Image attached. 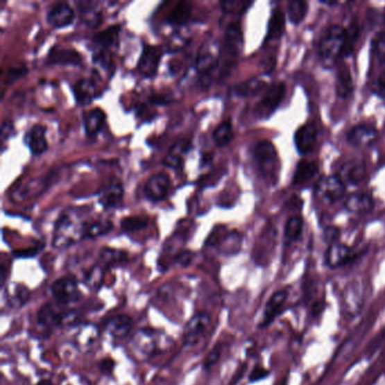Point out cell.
Wrapping results in <instances>:
<instances>
[{"label":"cell","instance_id":"6da1fadb","mask_svg":"<svg viewBox=\"0 0 385 385\" xmlns=\"http://www.w3.org/2000/svg\"><path fill=\"white\" fill-rule=\"evenodd\" d=\"M173 346V338L165 331L153 327H143L131 338V347L136 356L142 359H151L162 355Z\"/></svg>","mask_w":385,"mask_h":385},{"label":"cell","instance_id":"7a4b0ae2","mask_svg":"<svg viewBox=\"0 0 385 385\" xmlns=\"http://www.w3.org/2000/svg\"><path fill=\"white\" fill-rule=\"evenodd\" d=\"M346 28L340 25H331L322 34L318 46V53L322 62L330 67L343 55Z\"/></svg>","mask_w":385,"mask_h":385},{"label":"cell","instance_id":"3957f363","mask_svg":"<svg viewBox=\"0 0 385 385\" xmlns=\"http://www.w3.org/2000/svg\"><path fill=\"white\" fill-rule=\"evenodd\" d=\"M255 158L261 176L269 185H276L280 174V160L276 148L269 140H261L255 148Z\"/></svg>","mask_w":385,"mask_h":385},{"label":"cell","instance_id":"277c9868","mask_svg":"<svg viewBox=\"0 0 385 385\" xmlns=\"http://www.w3.org/2000/svg\"><path fill=\"white\" fill-rule=\"evenodd\" d=\"M243 34L239 23L228 25L225 33L224 46L221 50V77L228 76L237 62V57L242 51Z\"/></svg>","mask_w":385,"mask_h":385},{"label":"cell","instance_id":"5b68a950","mask_svg":"<svg viewBox=\"0 0 385 385\" xmlns=\"http://www.w3.org/2000/svg\"><path fill=\"white\" fill-rule=\"evenodd\" d=\"M37 325L46 330L53 327H75L79 325L76 311H59L55 304L46 303L40 307L37 314Z\"/></svg>","mask_w":385,"mask_h":385},{"label":"cell","instance_id":"8992f818","mask_svg":"<svg viewBox=\"0 0 385 385\" xmlns=\"http://www.w3.org/2000/svg\"><path fill=\"white\" fill-rule=\"evenodd\" d=\"M51 294L58 305L77 303L82 298L78 282L70 276L60 277L52 282Z\"/></svg>","mask_w":385,"mask_h":385},{"label":"cell","instance_id":"52a82bcc","mask_svg":"<svg viewBox=\"0 0 385 385\" xmlns=\"http://www.w3.org/2000/svg\"><path fill=\"white\" fill-rule=\"evenodd\" d=\"M343 309L347 316H355L364 305L365 285L363 280H354L347 284L343 293Z\"/></svg>","mask_w":385,"mask_h":385},{"label":"cell","instance_id":"ba28073f","mask_svg":"<svg viewBox=\"0 0 385 385\" xmlns=\"http://www.w3.org/2000/svg\"><path fill=\"white\" fill-rule=\"evenodd\" d=\"M212 322V316L206 312L194 314L185 325L182 341L185 346L194 347L197 345L203 336L206 334Z\"/></svg>","mask_w":385,"mask_h":385},{"label":"cell","instance_id":"9c48e42d","mask_svg":"<svg viewBox=\"0 0 385 385\" xmlns=\"http://www.w3.org/2000/svg\"><path fill=\"white\" fill-rule=\"evenodd\" d=\"M285 85L282 83L273 84L268 88L258 105L255 106V116L259 119H269L282 103L285 95Z\"/></svg>","mask_w":385,"mask_h":385},{"label":"cell","instance_id":"30bf717a","mask_svg":"<svg viewBox=\"0 0 385 385\" xmlns=\"http://www.w3.org/2000/svg\"><path fill=\"white\" fill-rule=\"evenodd\" d=\"M221 60V50L212 40H207L198 52L197 69L203 75H208L215 70Z\"/></svg>","mask_w":385,"mask_h":385},{"label":"cell","instance_id":"8fae6325","mask_svg":"<svg viewBox=\"0 0 385 385\" xmlns=\"http://www.w3.org/2000/svg\"><path fill=\"white\" fill-rule=\"evenodd\" d=\"M316 192L329 203H336L346 194V183L338 176H325L318 181Z\"/></svg>","mask_w":385,"mask_h":385},{"label":"cell","instance_id":"7c38bea8","mask_svg":"<svg viewBox=\"0 0 385 385\" xmlns=\"http://www.w3.org/2000/svg\"><path fill=\"white\" fill-rule=\"evenodd\" d=\"M355 252L343 243H332L325 255V264L331 269L341 268L355 260Z\"/></svg>","mask_w":385,"mask_h":385},{"label":"cell","instance_id":"4fadbf2b","mask_svg":"<svg viewBox=\"0 0 385 385\" xmlns=\"http://www.w3.org/2000/svg\"><path fill=\"white\" fill-rule=\"evenodd\" d=\"M162 58L161 49L154 46H145L140 55L137 70L142 76L153 78L157 74L158 66Z\"/></svg>","mask_w":385,"mask_h":385},{"label":"cell","instance_id":"5bb4252c","mask_svg":"<svg viewBox=\"0 0 385 385\" xmlns=\"http://www.w3.org/2000/svg\"><path fill=\"white\" fill-rule=\"evenodd\" d=\"M73 336V345L80 352H88L99 339V329L92 323H79Z\"/></svg>","mask_w":385,"mask_h":385},{"label":"cell","instance_id":"9a60e30c","mask_svg":"<svg viewBox=\"0 0 385 385\" xmlns=\"http://www.w3.org/2000/svg\"><path fill=\"white\" fill-rule=\"evenodd\" d=\"M289 293L287 289H280L271 295V298L268 300L267 304L264 307V316H262V320L259 325L261 329L271 325L275 321V318L280 316L282 309L289 300Z\"/></svg>","mask_w":385,"mask_h":385},{"label":"cell","instance_id":"2e32d148","mask_svg":"<svg viewBox=\"0 0 385 385\" xmlns=\"http://www.w3.org/2000/svg\"><path fill=\"white\" fill-rule=\"evenodd\" d=\"M171 179L166 173H156L149 178L146 182L145 196L148 200L161 201L167 197L170 192Z\"/></svg>","mask_w":385,"mask_h":385},{"label":"cell","instance_id":"e0dca14e","mask_svg":"<svg viewBox=\"0 0 385 385\" xmlns=\"http://www.w3.org/2000/svg\"><path fill=\"white\" fill-rule=\"evenodd\" d=\"M134 329V318L126 314L110 316L104 322V330L109 334L113 339L122 340L130 334Z\"/></svg>","mask_w":385,"mask_h":385},{"label":"cell","instance_id":"ac0fdd59","mask_svg":"<svg viewBox=\"0 0 385 385\" xmlns=\"http://www.w3.org/2000/svg\"><path fill=\"white\" fill-rule=\"evenodd\" d=\"M75 19V12L67 3H57L49 10L46 22L53 28H65L69 26Z\"/></svg>","mask_w":385,"mask_h":385},{"label":"cell","instance_id":"d6986e66","mask_svg":"<svg viewBox=\"0 0 385 385\" xmlns=\"http://www.w3.org/2000/svg\"><path fill=\"white\" fill-rule=\"evenodd\" d=\"M316 136H318V130L316 125L305 123L300 126L298 130L295 131L294 135L295 147L298 149V152L300 155L309 154L316 145Z\"/></svg>","mask_w":385,"mask_h":385},{"label":"cell","instance_id":"ffe728a7","mask_svg":"<svg viewBox=\"0 0 385 385\" xmlns=\"http://www.w3.org/2000/svg\"><path fill=\"white\" fill-rule=\"evenodd\" d=\"M46 134V128L41 125H34L25 134V145L28 146L31 153L35 156L42 155L48 149Z\"/></svg>","mask_w":385,"mask_h":385},{"label":"cell","instance_id":"44dd1931","mask_svg":"<svg viewBox=\"0 0 385 385\" xmlns=\"http://www.w3.org/2000/svg\"><path fill=\"white\" fill-rule=\"evenodd\" d=\"M376 138H377V131L375 128L367 123L355 126L347 134L348 143L355 147H367L372 145Z\"/></svg>","mask_w":385,"mask_h":385},{"label":"cell","instance_id":"7402d4cb","mask_svg":"<svg viewBox=\"0 0 385 385\" xmlns=\"http://www.w3.org/2000/svg\"><path fill=\"white\" fill-rule=\"evenodd\" d=\"M46 62L49 65H70L80 66L83 62L82 55L75 49L55 46L49 52Z\"/></svg>","mask_w":385,"mask_h":385},{"label":"cell","instance_id":"603a6c76","mask_svg":"<svg viewBox=\"0 0 385 385\" xmlns=\"http://www.w3.org/2000/svg\"><path fill=\"white\" fill-rule=\"evenodd\" d=\"M191 148V143L188 139H180L171 147L166 157L164 158V165L173 170H182L185 165V156Z\"/></svg>","mask_w":385,"mask_h":385},{"label":"cell","instance_id":"cb8c5ba5","mask_svg":"<svg viewBox=\"0 0 385 385\" xmlns=\"http://www.w3.org/2000/svg\"><path fill=\"white\" fill-rule=\"evenodd\" d=\"M3 296L6 298L7 307L10 309H17L24 307L31 298V291L26 286L21 284H12V286H7V289L3 291Z\"/></svg>","mask_w":385,"mask_h":385},{"label":"cell","instance_id":"d4e9b609","mask_svg":"<svg viewBox=\"0 0 385 385\" xmlns=\"http://www.w3.org/2000/svg\"><path fill=\"white\" fill-rule=\"evenodd\" d=\"M106 122V114L103 110L95 108L83 113V126L87 136L93 137L99 134Z\"/></svg>","mask_w":385,"mask_h":385},{"label":"cell","instance_id":"484cf974","mask_svg":"<svg viewBox=\"0 0 385 385\" xmlns=\"http://www.w3.org/2000/svg\"><path fill=\"white\" fill-rule=\"evenodd\" d=\"M123 187L119 181H111L109 185L104 187L101 191L99 203L105 208L110 209L113 207H118L123 199Z\"/></svg>","mask_w":385,"mask_h":385},{"label":"cell","instance_id":"4316f807","mask_svg":"<svg viewBox=\"0 0 385 385\" xmlns=\"http://www.w3.org/2000/svg\"><path fill=\"white\" fill-rule=\"evenodd\" d=\"M74 96L77 104L80 106H87L93 102L97 96L96 86L91 79H80L74 85Z\"/></svg>","mask_w":385,"mask_h":385},{"label":"cell","instance_id":"83f0119b","mask_svg":"<svg viewBox=\"0 0 385 385\" xmlns=\"http://www.w3.org/2000/svg\"><path fill=\"white\" fill-rule=\"evenodd\" d=\"M347 210L352 214H366L373 208V199L365 194H352L348 196L345 203Z\"/></svg>","mask_w":385,"mask_h":385},{"label":"cell","instance_id":"f1b7e54d","mask_svg":"<svg viewBox=\"0 0 385 385\" xmlns=\"http://www.w3.org/2000/svg\"><path fill=\"white\" fill-rule=\"evenodd\" d=\"M340 178L343 182H348L349 185H361L366 178V167L364 164L350 162V163L343 165Z\"/></svg>","mask_w":385,"mask_h":385},{"label":"cell","instance_id":"f546056e","mask_svg":"<svg viewBox=\"0 0 385 385\" xmlns=\"http://www.w3.org/2000/svg\"><path fill=\"white\" fill-rule=\"evenodd\" d=\"M318 167L316 163L309 161H300L295 170L293 183L295 185H304L309 182L318 173Z\"/></svg>","mask_w":385,"mask_h":385},{"label":"cell","instance_id":"4dcf8cb0","mask_svg":"<svg viewBox=\"0 0 385 385\" xmlns=\"http://www.w3.org/2000/svg\"><path fill=\"white\" fill-rule=\"evenodd\" d=\"M127 259L128 255L125 251L105 248L101 252L99 264H101L104 269H108V268L117 267V266L125 264Z\"/></svg>","mask_w":385,"mask_h":385},{"label":"cell","instance_id":"1f68e13d","mask_svg":"<svg viewBox=\"0 0 385 385\" xmlns=\"http://www.w3.org/2000/svg\"><path fill=\"white\" fill-rule=\"evenodd\" d=\"M191 5L185 1H181L171 12L170 15L167 17V23L173 26H182L188 23L190 16H191Z\"/></svg>","mask_w":385,"mask_h":385},{"label":"cell","instance_id":"d6a6232c","mask_svg":"<svg viewBox=\"0 0 385 385\" xmlns=\"http://www.w3.org/2000/svg\"><path fill=\"white\" fill-rule=\"evenodd\" d=\"M286 19L284 12L275 10L268 23L267 40H276L282 37L285 31Z\"/></svg>","mask_w":385,"mask_h":385},{"label":"cell","instance_id":"836d02e7","mask_svg":"<svg viewBox=\"0 0 385 385\" xmlns=\"http://www.w3.org/2000/svg\"><path fill=\"white\" fill-rule=\"evenodd\" d=\"M336 89L337 94L343 99L350 96L354 91V83L348 68L343 67L339 70L337 75V82H336Z\"/></svg>","mask_w":385,"mask_h":385},{"label":"cell","instance_id":"e575fe53","mask_svg":"<svg viewBox=\"0 0 385 385\" xmlns=\"http://www.w3.org/2000/svg\"><path fill=\"white\" fill-rule=\"evenodd\" d=\"M233 135L232 121L231 120H226L216 128L214 134H212V139L219 147H225V146L231 143L232 139H233Z\"/></svg>","mask_w":385,"mask_h":385},{"label":"cell","instance_id":"d590c367","mask_svg":"<svg viewBox=\"0 0 385 385\" xmlns=\"http://www.w3.org/2000/svg\"><path fill=\"white\" fill-rule=\"evenodd\" d=\"M119 32H120V26L112 25L106 30L101 31L99 33L95 34L94 41L99 46L109 48L118 41Z\"/></svg>","mask_w":385,"mask_h":385},{"label":"cell","instance_id":"8d00e7d4","mask_svg":"<svg viewBox=\"0 0 385 385\" xmlns=\"http://www.w3.org/2000/svg\"><path fill=\"white\" fill-rule=\"evenodd\" d=\"M302 231H303V219L298 215L291 217L285 226L286 242L293 243L298 240Z\"/></svg>","mask_w":385,"mask_h":385},{"label":"cell","instance_id":"74e56055","mask_svg":"<svg viewBox=\"0 0 385 385\" xmlns=\"http://www.w3.org/2000/svg\"><path fill=\"white\" fill-rule=\"evenodd\" d=\"M307 10H309L307 3L302 1V0H293V1H289L287 14H289L291 23L300 24V22L305 19Z\"/></svg>","mask_w":385,"mask_h":385},{"label":"cell","instance_id":"f35d334b","mask_svg":"<svg viewBox=\"0 0 385 385\" xmlns=\"http://www.w3.org/2000/svg\"><path fill=\"white\" fill-rule=\"evenodd\" d=\"M264 87H266V83L264 80L250 79V80H246L240 85H237V87L234 88V92L239 96H252V95L257 94Z\"/></svg>","mask_w":385,"mask_h":385},{"label":"cell","instance_id":"ab89813d","mask_svg":"<svg viewBox=\"0 0 385 385\" xmlns=\"http://www.w3.org/2000/svg\"><path fill=\"white\" fill-rule=\"evenodd\" d=\"M104 269L101 264H95L94 267L89 270L85 278V284L88 289L92 291H99L102 287L104 282Z\"/></svg>","mask_w":385,"mask_h":385},{"label":"cell","instance_id":"60d3db41","mask_svg":"<svg viewBox=\"0 0 385 385\" xmlns=\"http://www.w3.org/2000/svg\"><path fill=\"white\" fill-rule=\"evenodd\" d=\"M112 223L109 221H97L86 225L85 239H95V237H102L104 234L109 233L112 230Z\"/></svg>","mask_w":385,"mask_h":385},{"label":"cell","instance_id":"b9f144b4","mask_svg":"<svg viewBox=\"0 0 385 385\" xmlns=\"http://www.w3.org/2000/svg\"><path fill=\"white\" fill-rule=\"evenodd\" d=\"M148 219L140 216H130L122 219L121 228L126 233H134L147 228Z\"/></svg>","mask_w":385,"mask_h":385},{"label":"cell","instance_id":"7bdbcfd3","mask_svg":"<svg viewBox=\"0 0 385 385\" xmlns=\"http://www.w3.org/2000/svg\"><path fill=\"white\" fill-rule=\"evenodd\" d=\"M358 37H359V28H358L357 23H352L349 25V28L346 30V37H345V46H343V55H347L352 53L357 42Z\"/></svg>","mask_w":385,"mask_h":385},{"label":"cell","instance_id":"ee69618b","mask_svg":"<svg viewBox=\"0 0 385 385\" xmlns=\"http://www.w3.org/2000/svg\"><path fill=\"white\" fill-rule=\"evenodd\" d=\"M223 12L231 15L240 16L248 10L252 3H246V1H224L221 3Z\"/></svg>","mask_w":385,"mask_h":385},{"label":"cell","instance_id":"f6af8a7d","mask_svg":"<svg viewBox=\"0 0 385 385\" xmlns=\"http://www.w3.org/2000/svg\"><path fill=\"white\" fill-rule=\"evenodd\" d=\"M373 51L376 59L385 64V32H379L373 40Z\"/></svg>","mask_w":385,"mask_h":385},{"label":"cell","instance_id":"bcb514c9","mask_svg":"<svg viewBox=\"0 0 385 385\" xmlns=\"http://www.w3.org/2000/svg\"><path fill=\"white\" fill-rule=\"evenodd\" d=\"M223 346L221 343H217L215 347L208 352V355L205 358V361L203 363V370H209L212 366H215L217 363H219V359H221V356H222Z\"/></svg>","mask_w":385,"mask_h":385},{"label":"cell","instance_id":"7dc6e473","mask_svg":"<svg viewBox=\"0 0 385 385\" xmlns=\"http://www.w3.org/2000/svg\"><path fill=\"white\" fill-rule=\"evenodd\" d=\"M28 73V69L25 67H14L8 70L7 73L6 84H12L16 82L17 79L25 76V74Z\"/></svg>","mask_w":385,"mask_h":385},{"label":"cell","instance_id":"c3c4849f","mask_svg":"<svg viewBox=\"0 0 385 385\" xmlns=\"http://www.w3.org/2000/svg\"><path fill=\"white\" fill-rule=\"evenodd\" d=\"M373 92L381 99H385V70H383L374 83Z\"/></svg>","mask_w":385,"mask_h":385},{"label":"cell","instance_id":"681fc988","mask_svg":"<svg viewBox=\"0 0 385 385\" xmlns=\"http://www.w3.org/2000/svg\"><path fill=\"white\" fill-rule=\"evenodd\" d=\"M116 367V361H113L111 357H106L99 363V368L101 372L106 375H111L113 373V370Z\"/></svg>","mask_w":385,"mask_h":385},{"label":"cell","instance_id":"f907efd6","mask_svg":"<svg viewBox=\"0 0 385 385\" xmlns=\"http://www.w3.org/2000/svg\"><path fill=\"white\" fill-rule=\"evenodd\" d=\"M269 376V370H266L264 367L257 366L255 370H252L250 375V382H259L261 379H266Z\"/></svg>","mask_w":385,"mask_h":385},{"label":"cell","instance_id":"816d5d0a","mask_svg":"<svg viewBox=\"0 0 385 385\" xmlns=\"http://www.w3.org/2000/svg\"><path fill=\"white\" fill-rule=\"evenodd\" d=\"M192 252L183 251L176 257V264H180L181 267H188L191 264Z\"/></svg>","mask_w":385,"mask_h":385},{"label":"cell","instance_id":"f5cc1de1","mask_svg":"<svg viewBox=\"0 0 385 385\" xmlns=\"http://www.w3.org/2000/svg\"><path fill=\"white\" fill-rule=\"evenodd\" d=\"M41 248H30V249L19 250V251L12 252V255L16 258H32L34 255L39 253Z\"/></svg>","mask_w":385,"mask_h":385},{"label":"cell","instance_id":"db71d44e","mask_svg":"<svg viewBox=\"0 0 385 385\" xmlns=\"http://www.w3.org/2000/svg\"><path fill=\"white\" fill-rule=\"evenodd\" d=\"M95 62H99V64L102 65L103 67L106 69H110V66H111V58H110L109 53H106L105 51H101L94 55Z\"/></svg>","mask_w":385,"mask_h":385},{"label":"cell","instance_id":"11a10c76","mask_svg":"<svg viewBox=\"0 0 385 385\" xmlns=\"http://www.w3.org/2000/svg\"><path fill=\"white\" fill-rule=\"evenodd\" d=\"M14 134V125L12 122L10 120L3 122V126H1V139L3 142L8 139L12 135Z\"/></svg>","mask_w":385,"mask_h":385},{"label":"cell","instance_id":"9f6ffc18","mask_svg":"<svg viewBox=\"0 0 385 385\" xmlns=\"http://www.w3.org/2000/svg\"><path fill=\"white\" fill-rule=\"evenodd\" d=\"M169 101L170 100H167V97L164 96V95L155 94L149 97V102L151 103L160 104V105L169 103Z\"/></svg>","mask_w":385,"mask_h":385},{"label":"cell","instance_id":"6f0895ef","mask_svg":"<svg viewBox=\"0 0 385 385\" xmlns=\"http://www.w3.org/2000/svg\"><path fill=\"white\" fill-rule=\"evenodd\" d=\"M35 385H53V383H52L51 379H44L39 381Z\"/></svg>","mask_w":385,"mask_h":385},{"label":"cell","instance_id":"680465c9","mask_svg":"<svg viewBox=\"0 0 385 385\" xmlns=\"http://www.w3.org/2000/svg\"><path fill=\"white\" fill-rule=\"evenodd\" d=\"M384 19H385V12H384Z\"/></svg>","mask_w":385,"mask_h":385}]
</instances>
